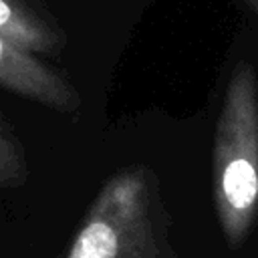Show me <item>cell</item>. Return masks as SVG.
I'll return each mask as SVG.
<instances>
[{"instance_id":"cell-1","label":"cell","mask_w":258,"mask_h":258,"mask_svg":"<svg viewBox=\"0 0 258 258\" xmlns=\"http://www.w3.org/2000/svg\"><path fill=\"white\" fill-rule=\"evenodd\" d=\"M64 258H177L155 173L145 165L113 173L89 206Z\"/></svg>"},{"instance_id":"cell-2","label":"cell","mask_w":258,"mask_h":258,"mask_svg":"<svg viewBox=\"0 0 258 258\" xmlns=\"http://www.w3.org/2000/svg\"><path fill=\"white\" fill-rule=\"evenodd\" d=\"M212 198L228 246H242L258 220V81L240 60L230 75L212 153Z\"/></svg>"},{"instance_id":"cell-3","label":"cell","mask_w":258,"mask_h":258,"mask_svg":"<svg viewBox=\"0 0 258 258\" xmlns=\"http://www.w3.org/2000/svg\"><path fill=\"white\" fill-rule=\"evenodd\" d=\"M0 87L60 111H73L79 105L77 91L60 73L4 34H0Z\"/></svg>"},{"instance_id":"cell-4","label":"cell","mask_w":258,"mask_h":258,"mask_svg":"<svg viewBox=\"0 0 258 258\" xmlns=\"http://www.w3.org/2000/svg\"><path fill=\"white\" fill-rule=\"evenodd\" d=\"M0 34L32 54L56 52L60 44L56 30L28 0H0Z\"/></svg>"},{"instance_id":"cell-5","label":"cell","mask_w":258,"mask_h":258,"mask_svg":"<svg viewBox=\"0 0 258 258\" xmlns=\"http://www.w3.org/2000/svg\"><path fill=\"white\" fill-rule=\"evenodd\" d=\"M28 177V165L20 141L0 119V187L22 185Z\"/></svg>"},{"instance_id":"cell-6","label":"cell","mask_w":258,"mask_h":258,"mask_svg":"<svg viewBox=\"0 0 258 258\" xmlns=\"http://www.w3.org/2000/svg\"><path fill=\"white\" fill-rule=\"evenodd\" d=\"M244 4H246V6H248V8L258 16V0H244Z\"/></svg>"}]
</instances>
